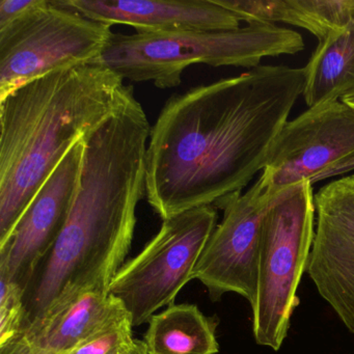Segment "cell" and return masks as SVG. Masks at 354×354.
Masks as SVG:
<instances>
[{"mask_svg": "<svg viewBox=\"0 0 354 354\" xmlns=\"http://www.w3.org/2000/svg\"><path fill=\"white\" fill-rule=\"evenodd\" d=\"M304 68L261 65L169 99L151 130L146 196L171 218L242 192L304 94Z\"/></svg>", "mask_w": 354, "mask_h": 354, "instance_id": "1", "label": "cell"}, {"mask_svg": "<svg viewBox=\"0 0 354 354\" xmlns=\"http://www.w3.org/2000/svg\"><path fill=\"white\" fill-rule=\"evenodd\" d=\"M151 130L131 88L119 109L86 136L67 223L24 289L22 337L34 333L80 294L109 293L131 248L136 209L146 194Z\"/></svg>", "mask_w": 354, "mask_h": 354, "instance_id": "2", "label": "cell"}, {"mask_svg": "<svg viewBox=\"0 0 354 354\" xmlns=\"http://www.w3.org/2000/svg\"><path fill=\"white\" fill-rule=\"evenodd\" d=\"M131 86L99 62L51 72L0 99V246L68 153Z\"/></svg>", "mask_w": 354, "mask_h": 354, "instance_id": "3", "label": "cell"}, {"mask_svg": "<svg viewBox=\"0 0 354 354\" xmlns=\"http://www.w3.org/2000/svg\"><path fill=\"white\" fill-rule=\"evenodd\" d=\"M304 47L295 30L254 24L231 30L113 34L97 62L123 80L171 88L180 86L183 72L194 64L252 70L265 57L296 55Z\"/></svg>", "mask_w": 354, "mask_h": 354, "instance_id": "4", "label": "cell"}, {"mask_svg": "<svg viewBox=\"0 0 354 354\" xmlns=\"http://www.w3.org/2000/svg\"><path fill=\"white\" fill-rule=\"evenodd\" d=\"M315 227V194L308 180L281 190L265 213L259 246L258 292L252 308V333L258 345L279 351L287 337Z\"/></svg>", "mask_w": 354, "mask_h": 354, "instance_id": "5", "label": "cell"}, {"mask_svg": "<svg viewBox=\"0 0 354 354\" xmlns=\"http://www.w3.org/2000/svg\"><path fill=\"white\" fill-rule=\"evenodd\" d=\"M111 28L61 0H45L0 30V99L51 72L98 61L113 36Z\"/></svg>", "mask_w": 354, "mask_h": 354, "instance_id": "6", "label": "cell"}, {"mask_svg": "<svg viewBox=\"0 0 354 354\" xmlns=\"http://www.w3.org/2000/svg\"><path fill=\"white\" fill-rule=\"evenodd\" d=\"M217 219L214 206L165 219L144 250L122 266L109 294L122 302L133 327L149 323L157 310L174 304L184 286L194 279L196 263Z\"/></svg>", "mask_w": 354, "mask_h": 354, "instance_id": "7", "label": "cell"}, {"mask_svg": "<svg viewBox=\"0 0 354 354\" xmlns=\"http://www.w3.org/2000/svg\"><path fill=\"white\" fill-rule=\"evenodd\" d=\"M354 169V109L341 100L288 121L260 178L272 198L299 182L320 181Z\"/></svg>", "mask_w": 354, "mask_h": 354, "instance_id": "8", "label": "cell"}, {"mask_svg": "<svg viewBox=\"0 0 354 354\" xmlns=\"http://www.w3.org/2000/svg\"><path fill=\"white\" fill-rule=\"evenodd\" d=\"M273 198L259 177L244 194L235 192L213 205L223 210V221L211 234L194 271V279L207 288L213 301L236 293L252 308L256 304L261 227Z\"/></svg>", "mask_w": 354, "mask_h": 354, "instance_id": "9", "label": "cell"}, {"mask_svg": "<svg viewBox=\"0 0 354 354\" xmlns=\"http://www.w3.org/2000/svg\"><path fill=\"white\" fill-rule=\"evenodd\" d=\"M316 227L308 277L319 295L354 335V175L315 194Z\"/></svg>", "mask_w": 354, "mask_h": 354, "instance_id": "10", "label": "cell"}, {"mask_svg": "<svg viewBox=\"0 0 354 354\" xmlns=\"http://www.w3.org/2000/svg\"><path fill=\"white\" fill-rule=\"evenodd\" d=\"M86 138L59 163L24 211L11 237L0 246V277L24 290L67 223L80 184Z\"/></svg>", "mask_w": 354, "mask_h": 354, "instance_id": "11", "label": "cell"}, {"mask_svg": "<svg viewBox=\"0 0 354 354\" xmlns=\"http://www.w3.org/2000/svg\"><path fill=\"white\" fill-rule=\"evenodd\" d=\"M70 9L109 26H131L136 34L231 30L240 28L235 14L215 0H61Z\"/></svg>", "mask_w": 354, "mask_h": 354, "instance_id": "12", "label": "cell"}, {"mask_svg": "<svg viewBox=\"0 0 354 354\" xmlns=\"http://www.w3.org/2000/svg\"><path fill=\"white\" fill-rule=\"evenodd\" d=\"M128 314L122 302L109 292H84L21 341L30 347L68 354L86 339Z\"/></svg>", "mask_w": 354, "mask_h": 354, "instance_id": "13", "label": "cell"}, {"mask_svg": "<svg viewBox=\"0 0 354 354\" xmlns=\"http://www.w3.org/2000/svg\"><path fill=\"white\" fill-rule=\"evenodd\" d=\"M248 24L277 22L304 28L319 42L354 20V0H215Z\"/></svg>", "mask_w": 354, "mask_h": 354, "instance_id": "14", "label": "cell"}, {"mask_svg": "<svg viewBox=\"0 0 354 354\" xmlns=\"http://www.w3.org/2000/svg\"><path fill=\"white\" fill-rule=\"evenodd\" d=\"M304 68L308 109L341 100L354 91V20L319 42Z\"/></svg>", "mask_w": 354, "mask_h": 354, "instance_id": "15", "label": "cell"}, {"mask_svg": "<svg viewBox=\"0 0 354 354\" xmlns=\"http://www.w3.org/2000/svg\"><path fill=\"white\" fill-rule=\"evenodd\" d=\"M217 325L196 304H171L151 317L144 342L149 354H217Z\"/></svg>", "mask_w": 354, "mask_h": 354, "instance_id": "16", "label": "cell"}, {"mask_svg": "<svg viewBox=\"0 0 354 354\" xmlns=\"http://www.w3.org/2000/svg\"><path fill=\"white\" fill-rule=\"evenodd\" d=\"M136 345L133 325L126 314L68 354H131Z\"/></svg>", "mask_w": 354, "mask_h": 354, "instance_id": "17", "label": "cell"}, {"mask_svg": "<svg viewBox=\"0 0 354 354\" xmlns=\"http://www.w3.org/2000/svg\"><path fill=\"white\" fill-rule=\"evenodd\" d=\"M24 290L0 277V346L21 337L26 321Z\"/></svg>", "mask_w": 354, "mask_h": 354, "instance_id": "18", "label": "cell"}, {"mask_svg": "<svg viewBox=\"0 0 354 354\" xmlns=\"http://www.w3.org/2000/svg\"><path fill=\"white\" fill-rule=\"evenodd\" d=\"M44 3L45 0H1L0 1V30L21 19Z\"/></svg>", "mask_w": 354, "mask_h": 354, "instance_id": "19", "label": "cell"}, {"mask_svg": "<svg viewBox=\"0 0 354 354\" xmlns=\"http://www.w3.org/2000/svg\"><path fill=\"white\" fill-rule=\"evenodd\" d=\"M0 354H59L30 347L24 341H15L0 346Z\"/></svg>", "mask_w": 354, "mask_h": 354, "instance_id": "20", "label": "cell"}, {"mask_svg": "<svg viewBox=\"0 0 354 354\" xmlns=\"http://www.w3.org/2000/svg\"><path fill=\"white\" fill-rule=\"evenodd\" d=\"M131 354H149L145 342L140 341V339H136V348H134Z\"/></svg>", "mask_w": 354, "mask_h": 354, "instance_id": "21", "label": "cell"}, {"mask_svg": "<svg viewBox=\"0 0 354 354\" xmlns=\"http://www.w3.org/2000/svg\"><path fill=\"white\" fill-rule=\"evenodd\" d=\"M341 101L345 103V104H347L348 106L354 109V91H352L351 93L344 96L343 98L341 99Z\"/></svg>", "mask_w": 354, "mask_h": 354, "instance_id": "22", "label": "cell"}]
</instances>
